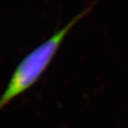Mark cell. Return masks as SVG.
Segmentation results:
<instances>
[{
    "label": "cell",
    "instance_id": "obj_1",
    "mask_svg": "<svg viewBox=\"0 0 128 128\" xmlns=\"http://www.w3.org/2000/svg\"><path fill=\"white\" fill-rule=\"evenodd\" d=\"M91 10L92 6H90L80 12L62 28L55 32L21 60L0 97V111L37 83L53 60L69 32L80 20L88 15Z\"/></svg>",
    "mask_w": 128,
    "mask_h": 128
}]
</instances>
